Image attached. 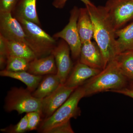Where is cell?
Masks as SVG:
<instances>
[{
  "label": "cell",
  "instance_id": "22",
  "mask_svg": "<svg viewBox=\"0 0 133 133\" xmlns=\"http://www.w3.org/2000/svg\"><path fill=\"white\" fill-rule=\"evenodd\" d=\"M28 123L27 115L26 114L16 125L7 128L2 129L1 131L9 133H23L28 131Z\"/></svg>",
  "mask_w": 133,
  "mask_h": 133
},
{
  "label": "cell",
  "instance_id": "20",
  "mask_svg": "<svg viewBox=\"0 0 133 133\" xmlns=\"http://www.w3.org/2000/svg\"><path fill=\"white\" fill-rule=\"evenodd\" d=\"M114 59L123 74L128 79L133 81V50L121 52Z\"/></svg>",
  "mask_w": 133,
  "mask_h": 133
},
{
  "label": "cell",
  "instance_id": "12",
  "mask_svg": "<svg viewBox=\"0 0 133 133\" xmlns=\"http://www.w3.org/2000/svg\"><path fill=\"white\" fill-rule=\"evenodd\" d=\"M101 71L100 69L90 67L79 61L63 84L70 88H76Z\"/></svg>",
  "mask_w": 133,
  "mask_h": 133
},
{
  "label": "cell",
  "instance_id": "25",
  "mask_svg": "<svg viewBox=\"0 0 133 133\" xmlns=\"http://www.w3.org/2000/svg\"><path fill=\"white\" fill-rule=\"evenodd\" d=\"M70 121L52 128L45 133H73Z\"/></svg>",
  "mask_w": 133,
  "mask_h": 133
},
{
  "label": "cell",
  "instance_id": "5",
  "mask_svg": "<svg viewBox=\"0 0 133 133\" xmlns=\"http://www.w3.org/2000/svg\"><path fill=\"white\" fill-rule=\"evenodd\" d=\"M42 99L35 97L26 88L13 87L5 98L4 109L8 112L16 111L19 114L33 111L42 113Z\"/></svg>",
  "mask_w": 133,
  "mask_h": 133
},
{
  "label": "cell",
  "instance_id": "18",
  "mask_svg": "<svg viewBox=\"0 0 133 133\" xmlns=\"http://www.w3.org/2000/svg\"><path fill=\"white\" fill-rule=\"evenodd\" d=\"M116 35L118 55L133 50V22L117 30Z\"/></svg>",
  "mask_w": 133,
  "mask_h": 133
},
{
  "label": "cell",
  "instance_id": "7",
  "mask_svg": "<svg viewBox=\"0 0 133 133\" xmlns=\"http://www.w3.org/2000/svg\"><path fill=\"white\" fill-rule=\"evenodd\" d=\"M79 14V9L74 6L70 12L69 23L62 30L53 36L55 38H62L68 44L72 56L75 59L79 57L82 44L77 26Z\"/></svg>",
  "mask_w": 133,
  "mask_h": 133
},
{
  "label": "cell",
  "instance_id": "16",
  "mask_svg": "<svg viewBox=\"0 0 133 133\" xmlns=\"http://www.w3.org/2000/svg\"><path fill=\"white\" fill-rule=\"evenodd\" d=\"M0 75L21 81L27 86V89L31 92L36 89L43 77V76H37L27 71L13 72L5 69L0 71Z\"/></svg>",
  "mask_w": 133,
  "mask_h": 133
},
{
  "label": "cell",
  "instance_id": "2",
  "mask_svg": "<svg viewBox=\"0 0 133 133\" xmlns=\"http://www.w3.org/2000/svg\"><path fill=\"white\" fill-rule=\"evenodd\" d=\"M128 79L123 74L114 59L98 74L85 81L83 87L85 97L104 91L126 87Z\"/></svg>",
  "mask_w": 133,
  "mask_h": 133
},
{
  "label": "cell",
  "instance_id": "4",
  "mask_svg": "<svg viewBox=\"0 0 133 133\" xmlns=\"http://www.w3.org/2000/svg\"><path fill=\"white\" fill-rule=\"evenodd\" d=\"M85 97L83 87L76 88L66 101L50 117L44 119L39 126L41 132L45 133L50 129L59 124L69 121L72 118H76L81 114L79 102Z\"/></svg>",
  "mask_w": 133,
  "mask_h": 133
},
{
  "label": "cell",
  "instance_id": "19",
  "mask_svg": "<svg viewBox=\"0 0 133 133\" xmlns=\"http://www.w3.org/2000/svg\"><path fill=\"white\" fill-rule=\"evenodd\" d=\"M9 56L23 58L30 62L37 58L34 52L25 42L8 41Z\"/></svg>",
  "mask_w": 133,
  "mask_h": 133
},
{
  "label": "cell",
  "instance_id": "28",
  "mask_svg": "<svg viewBox=\"0 0 133 133\" xmlns=\"http://www.w3.org/2000/svg\"><path fill=\"white\" fill-rule=\"evenodd\" d=\"M111 91L121 94L133 98V89L125 87L119 90H112Z\"/></svg>",
  "mask_w": 133,
  "mask_h": 133
},
{
  "label": "cell",
  "instance_id": "23",
  "mask_svg": "<svg viewBox=\"0 0 133 133\" xmlns=\"http://www.w3.org/2000/svg\"><path fill=\"white\" fill-rule=\"evenodd\" d=\"M9 56L8 46V40L0 35V63L1 69L6 65Z\"/></svg>",
  "mask_w": 133,
  "mask_h": 133
},
{
  "label": "cell",
  "instance_id": "6",
  "mask_svg": "<svg viewBox=\"0 0 133 133\" xmlns=\"http://www.w3.org/2000/svg\"><path fill=\"white\" fill-rule=\"evenodd\" d=\"M104 6L116 31L133 19V0H108Z\"/></svg>",
  "mask_w": 133,
  "mask_h": 133
},
{
  "label": "cell",
  "instance_id": "1",
  "mask_svg": "<svg viewBox=\"0 0 133 133\" xmlns=\"http://www.w3.org/2000/svg\"><path fill=\"white\" fill-rule=\"evenodd\" d=\"M94 28L93 38L102 54L104 68L118 55L116 30L104 6L85 5Z\"/></svg>",
  "mask_w": 133,
  "mask_h": 133
},
{
  "label": "cell",
  "instance_id": "3",
  "mask_svg": "<svg viewBox=\"0 0 133 133\" xmlns=\"http://www.w3.org/2000/svg\"><path fill=\"white\" fill-rule=\"evenodd\" d=\"M16 19L24 29L25 43L36 57L41 58L51 55L57 45L56 39L43 30L38 24L22 18Z\"/></svg>",
  "mask_w": 133,
  "mask_h": 133
},
{
  "label": "cell",
  "instance_id": "26",
  "mask_svg": "<svg viewBox=\"0 0 133 133\" xmlns=\"http://www.w3.org/2000/svg\"><path fill=\"white\" fill-rule=\"evenodd\" d=\"M18 0H0V13L12 12Z\"/></svg>",
  "mask_w": 133,
  "mask_h": 133
},
{
  "label": "cell",
  "instance_id": "17",
  "mask_svg": "<svg viewBox=\"0 0 133 133\" xmlns=\"http://www.w3.org/2000/svg\"><path fill=\"white\" fill-rule=\"evenodd\" d=\"M61 84L57 74L46 75L35 90L32 92V95L35 97L42 99L53 92Z\"/></svg>",
  "mask_w": 133,
  "mask_h": 133
},
{
  "label": "cell",
  "instance_id": "8",
  "mask_svg": "<svg viewBox=\"0 0 133 133\" xmlns=\"http://www.w3.org/2000/svg\"><path fill=\"white\" fill-rule=\"evenodd\" d=\"M76 88L61 84L50 95L42 99V116L50 117L68 99Z\"/></svg>",
  "mask_w": 133,
  "mask_h": 133
},
{
  "label": "cell",
  "instance_id": "11",
  "mask_svg": "<svg viewBox=\"0 0 133 133\" xmlns=\"http://www.w3.org/2000/svg\"><path fill=\"white\" fill-rule=\"evenodd\" d=\"M79 58V62L90 67L104 69L102 54L95 42L90 41L82 43Z\"/></svg>",
  "mask_w": 133,
  "mask_h": 133
},
{
  "label": "cell",
  "instance_id": "14",
  "mask_svg": "<svg viewBox=\"0 0 133 133\" xmlns=\"http://www.w3.org/2000/svg\"><path fill=\"white\" fill-rule=\"evenodd\" d=\"M37 0H18L12 12L14 17L21 18L32 22L40 26L36 10Z\"/></svg>",
  "mask_w": 133,
  "mask_h": 133
},
{
  "label": "cell",
  "instance_id": "29",
  "mask_svg": "<svg viewBox=\"0 0 133 133\" xmlns=\"http://www.w3.org/2000/svg\"><path fill=\"white\" fill-rule=\"evenodd\" d=\"M129 88L133 89V81H132L131 84H130V87H129Z\"/></svg>",
  "mask_w": 133,
  "mask_h": 133
},
{
  "label": "cell",
  "instance_id": "13",
  "mask_svg": "<svg viewBox=\"0 0 133 133\" xmlns=\"http://www.w3.org/2000/svg\"><path fill=\"white\" fill-rule=\"evenodd\" d=\"M27 71L37 76L57 74V68L54 56L51 54L45 57L36 58L30 62Z\"/></svg>",
  "mask_w": 133,
  "mask_h": 133
},
{
  "label": "cell",
  "instance_id": "15",
  "mask_svg": "<svg viewBox=\"0 0 133 133\" xmlns=\"http://www.w3.org/2000/svg\"><path fill=\"white\" fill-rule=\"evenodd\" d=\"M77 26L82 43L91 41L93 38L94 28L86 7L79 9Z\"/></svg>",
  "mask_w": 133,
  "mask_h": 133
},
{
  "label": "cell",
  "instance_id": "9",
  "mask_svg": "<svg viewBox=\"0 0 133 133\" xmlns=\"http://www.w3.org/2000/svg\"><path fill=\"white\" fill-rule=\"evenodd\" d=\"M70 51L68 44L63 40L59 42L51 52L55 57L57 68V75L62 84L65 83L72 69Z\"/></svg>",
  "mask_w": 133,
  "mask_h": 133
},
{
  "label": "cell",
  "instance_id": "27",
  "mask_svg": "<svg viewBox=\"0 0 133 133\" xmlns=\"http://www.w3.org/2000/svg\"><path fill=\"white\" fill-rule=\"evenodd\" d=\"M68 0H54L52 5L55 8L57 9L63 8L65 5V3ZM84 3L85 5H91L92 3L90 0H80Z\"/></svg>",
  "mask_w": 133,
  "mask_h": 133
},
{
  "label": "cell",
  "instance_id": "24",
  "mask_svg": "<svg viewBox=\"0 0 133 133\" xmlns=\"http://www.w3.org/2000/svg\"><path fill=\"white\" fill-rule=\"evenodd\" d=\"M26 115L28 123V131L35 130L41 122L42 113L41 112L33 111L27 113Z\"/></svg>",
  "mask_w": 133,
  "mask_h": 133
},
{
  "label": "cell",
  "instance_id": "10",
  "mask_svg": "<svg viewBox=\"0 0 133 133\" xmlns=\"http://www.w3.org/2000/svg\"><path fill=\"white\" fill-rule=\"evenodd\" d=\"M0 35L8 41L25 43L24 29L21 23L12 15V12L0 13Z\"/></svg>",
  "mask_w": 133,
  "mask_h": 133
},
{
  "label": "cell",
  "instance_id": "21",
  "mask_svg": "<svg viewBox=\"0 0 133 133\" xmlns=\"http://www.w3.org/2000/svg\"><path fill=\"white\" fill-rule=\"evenodd\" d=\"M30 62L23 58L9 56L8 59L5 70L9 71H28Z\"/></svg>",
  "mask_w": 133,
  "mask_h": 133
}]
</instances>
